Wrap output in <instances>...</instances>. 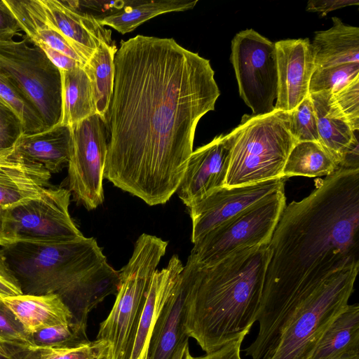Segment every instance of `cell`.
Returning <instances> with one entry per match:
<instances>
[{"label": "cell", "instance_id": "6da1fadb", "mask_svg": "<svg viewBox=\"0 0 359 359\" xmlns=\"http://www.w3.org/2000/svg\"><path fill=\"white\" fill-rule=\"evenodd\" d=\"M114 66L104 178L149 205L164 204L180 187L200 119L215 109V72L173 39L143 35L121 41Z\"/></svg>", "mask_w": 359, "mask_h": 359}, {"label": "cell", "instance_id": "7a4b0ae2", "mask_svg": "<svg viewBox=\"0 0 359 359\" xmlns=\"http://www.w3.org/2000/svg\"><path fill=\"white\" fill-rule=\"evenodd\" d=\"M255 339L244 350L266 359L294 311L330 276L359 266V168H339L284 208L269 243Z\"/></svg>", "mask_w": 359, "mask_h": 359}, {"label": "cell", "instance_id": "3957f363", "mask_svg": "<svg viewBox=\"0 0 359 359\" xmlns=\"http://www.w3.org/2000/svg\"><path fill=\"white\" fill-rule=\"evenodd\" d=\"M184 332L209 353L248 335L257 320L269 259V245L236 251L210 266L191 258Z\"/></svg>", "mask_w": 359, "mask_h": 359}, {"label": "cell", "instance_id": "277c9868", "mask_svg": "<svg viewBox=\"0 0 359 359\" xmlns=\"http://www.w3.org/2000/svg\"><path fill=\"white\" fill-rule=\"evenodd\" d=\"M23 294L55 293L86 329L88 313L107 297L116 294L119 273L94 238L57 243L17 242L1 247Z\"/></svg>", "mask_w": 359, "mask_h": 359}, {"label": "cell", "instance_id": "5b68a950", "mask_svg": "<svg viewBox=\"0 0 359 359\" xmlns=\"http://www.w3.org/2000/svg\"><path fill=\"white\" fill-rule=\"evenodd\" d=\"M229 134L231 150L226 187L283 177L288 155L297 142L289 130L288 112L244 114Z\"/></svg>", "mask_w": 359, "mask_h": 359}, {"label": "cell", "instance_id": "8992f818", "mask_svg": "<svg viewBox=\"0 0 359 359\" xmlns=\"http://www.w3.org/2000/svg\"><path fill=\"white\" fill-rule=\"evenodd\" d=\"M167 246L161 238L141 234L128 263L118 271L116 300L96 337L109 344V359L130 358L148 290Z\"/></svg>", "mask_w": 359, "mask_h": 359}, {"label": "cell", "instance_id": "52a82bcc", "mask_svg": "<svg viewBox=\"0 0 359 359\" xmlns=\"http://www.w3.org/2000/svg\"><path fill=\"white\" fill-rule=\"evenodd\" d=\"M359 266L346 268L326 279L294 311L267 359H310L334 318L348 304Z\"/></svg>", "mask_w": 359, "mask_h": 359}, {"label": "cell", "instance_id": "ba28073f", "mask_svg": "<svg viewBox=\"0 0 359 359\" xmlns=\"http://www.w3.org/2000/svg\"><path fill=\"white\" fill-rule=\"evenodd\" d=\"M0 72L32 103L45 130L60 123L61 73L41 48L25 40L0 41Z\"/></svg>", "mask_w": 359, "mask_h": 359}, {"label": "cell", "instance_id": "9c48e42d", "mask_svg": "<svg viewBox=\"0 0 359 359\" xmlns=\"http://www.w3.org/2000/svg\"><path fill=\"white\" fill-rule=\"evenodd\" d=\"M285 205L283 189L209 231L194 243L189 257L205 266L238 250L269 245Z\"/></svg>", "mask_w": 359, "mask_h": 359}, {"label": "cell", "instance_id": "30bf717a", "mask_svg": "<svg viewBox=\"0 0 359 359\" xmlns=\"http://www.w3.org/2000/svg\"><path fill=\"white\" fill-rule=\"evenodd\" d=\"M231 49L230 60L242 100L253 115L274 111L278 93L275 43L247 29L234 36Z\"/></svg>", "mask_w": 359, "mask_h": 359}, {"label": "cell", "instance_id": "8fae6325", "mask_svg": "<svg viewBox=\"0 0 359 359\" xmlns=\"http://www.w3.org/2000/svg\"><path fill=\"white\" fill-rule=\"evenodd\" d=\"M68 187L74 200L91 210L102 205L108 133L97 114L70 127Z\"/></svg>", "mask_w": 359, "mask_h": 359}, {"label": "cell", "instance_id": "7c38bea8", "mask_svg": "<svg viewBox=\"0 0 359 359\" xmlns=\"http://www.w3.org/2000/svg\"><path fill=\"white\" fill-rule=\"evenodd\" d=\"M71 192L65 188H46L39 196L8 208L14 243H64L83 237L72 219Z\"/></svg>", "mask_w": 359, "mask_h": 359}, {"label": "cell", "instance_id": "4fadbf2b", "mask_svg": "<svg viewBox=\"0 0 359 359\" xmlns=\"http://www.w3.org/2000/svg\"><path fill=\"white\" fill-rule=\"evenodd\" d=\"M286 180L280 177L245 186L224 187L189 206L193 244L246 208L285 189Z\"/></svg>", "mask_w": 359, "mask_h": 359}, {"label": "cell", "instance_id": "5bb4252c", "mask_svg": "<svg viewBox=\"0 0 359 359\" xmlns=\"http://www.w3.org/2000/svg\"><path fill=\"white\" fill-rule=\"evenodd\" d=\"M231 150V140L228 133L217 135L193 151L177 189L179 198L187 207L225 187Z\"/></svg>", "mask_w": 359, "mask_h": 359}, {"label": "cell", "instance_id": "9a60e30c", "mask_svg": "<svg viewBox=\"0 0 359 359\" xmlns=\"http://www.w3.org/2000/svg\"><path fill=\"white\" fill-rule=\"evenodd\" d=\"M278 93L275 109L290 112L309 95L316 69L309 39H284L275 43Z\"/></svg>", "mask_w": 359, "mask_h": 359}, {"label": "cell", "instance_id": "2e32d148", "mask_svg": "<svg viewBox=\"0 0 359 359\" xmlns=\"http://www.w3.org/2000/svg\"><path fill=\"white\" fill-rule=\"evenodd\" d=\"M53 27L86 62L102 42L114 43L111 30L91 15L79 9L74 1L39 0Z\"/></svg>", "mask_w": 359, "mask_h": 359}, {"label": "cell", "instance_id": "e0dca14e", "mask_svg": "<svg viewBox=\"0 0 359 359\" xmlns=\"http://www.w3.org/2000/svg\"><path fill=\"white\" fill-rule=\"evenodd\" d=\"M193 271V263L188 258L156 320L147 359H172L179 346L189 338L184 332V323Z\"/></svg>", "mask_w": 359, "mask_h": 359}, {"label": "cell", "instance_id": "ac0fdd59", "mask_svg": "<svg viewBox=\"0 0 359 359\" xmlns=\"http://www.w3.org/2000/svg\"><path fill=\"white\" fill-rule=\"evenodd\" d=\"M319 143L332 156L339 168H358V141L348 123L333 102L332 92L310 93Z\"/></svg>", "mask_w": 359, "mask_h": 359}, {"label": "cell", "instance_id": "d6986e66", "mask_svg": "<svg viewBox=\"0 0 359 359\" xmlns=\"http://www.w3.org/2000/svg\"><path fill=\"white\" fill-rule=\"evenodd\" d=\"M183 268L179 257L174 255L165 267L156 271L148 290L129 359H147L154 324Z\"/></svg>", "mask_w": 359, "mask_h": 359}, {"label": "cell", "instance_id": "ffe728a7", "mask_svg": "<svg viewBox=\"0 0 359 359\" xmlns=\"http://www.w3.org/2000/svg\"><path fill=\"white\" fill-rule=\"evenodd\" d=\"M50 177L41 164L22 158L0 163V205L9 208L39 196Z\"/></svg>", "mask_w": 359, "mask_h": 359}, {"label": "cell", "instance_id": "44dd1931", "mask_svg": "<svg viewBox=\"0 0 359 359\" xmlns=\"http://www.w3.org/2000/svg\"><path fill=\"white\" fill-rule=\"evenodd\" d=\"M70 128L58 123L39 133L23 134L15 149L24 160L41 164L55 173L68 164Z\"/></svg>", "mask_w": 359, "mask_h": 359}, {"label": "cell", "instance_id": "7402d4cb", "mask_svg": "<svg viewBox=\"0 0 359 359\" xmlns=\"http://www.w3.org/2000/svg\"><path fill=\"white\" fill-rule=\"evenodd\" d=\"M2 299L29 334L47 327L67 325L72 321L70 311L55 293L21 294Z\"/></svg>", "mask_w": 359, "mask_h": 359}, {"label": "cell", "instance_id": "603a6c76", "mask_svg": "<svg viewBox=\"0 0 359 359\" xmlns=\"http://www.w3.org/2000/svg\"><path fill=\"white\" fill-rule=\"evenodd\" d=\"M327 30L316 32L311 43L316 69L359 63V27L332 18Z\"/></svg>", "mask_w": 359, "mask_h": 359}, {"label": "cell", "instance_id": "cb8c5ba5", "mask_svg": "<svg viewBox=\"0 0 359 359\" xmlns=\"http://www.w3.org/2000/svg\"><path fill=\"white\" fill-rule=\"evenodd\" d=\"M3 1L33 44H46L84 65L82 57L50 25L39 0Z\"/></svg>", "mask_w": 359, "mask_h": 359}, {"label": "cell", "instance_id": "d4e9b609", "mask_svg": "<svg viewBox=\"0 0 359 359\" xmlns=\"http://www.w3.org/2000/svg\"><path fill=\"white\" fill-rule=\"evenodd\" d=\"M359 355V304H347L326 328L310 359Z\"/></svg>", "mask_w": 359, "mask_h": 359}, {"label": "cell", "instance_id": "484cf974", "mask_svg": "<svg viewBox=\"0 0 359 359\" xmlns=\"http://www.w3.org/2000/svg\"><path fill=\"white\" fill-rule=\"evenodd\" d=\"M62 118L60 124L71 126L96 114L90 79L83 66L60 71Z\"/></svg>", "mask_w": 359, "mask_h": 359}, {"label": "cell", "instance_id": "4316f807", "mask_svg": "<svg viewBox=\"0 0 359 359\" xmlns=\"http://www.w3.org/2000/svg\"><path fill=\"white\" fill-rule=\"evenodd\" d=\"M198 0L136 1L124 10L108 15L98 22L121 34L131 32L139 25L158 15L192 9Z\"/></svg>", "mask_w": 359, "mask_h": 359}, {"label": "cell", "instance_id": "83f0119b", "mask_svg": "<svg viewBox=\"0 0 359 359\" xmlns=\"http://www.w3.org/2000/svg\"><path fill=\"white\" fill-rule=\"evenodd\" d=\"M116 50L114 43L103 41L83 66L91 83L96 114L104 118L113 93Z\"/></svg>", "mask_w": 359, "mask_h": 359}, {"label": "cell", "instance_id": "f1b7e54d", "mask_svg": "<svg viewBox=\"0 0 359 359\" xmlns=\"http://www.w3.org/2000/svg\"><path fill=\"white\" fill-rule=\"evenodd\" d=\"M338 168L336 160L319 142H299L288 155L283 177L327 176Z\"/></svg>", "mask_w": 359, "mask_h": 359}, {"label": "cell", "instance_id": "f546056e", "mask_svg": "<svg viewBox=\"0 0 359 359\" xmlns=\"http://www.w3.org/2000/svg\"><path fill=\"white\" fill-rule=\"evenodd\" d=\"M110 345L96 339L74 346L56 348H20L13 354L15 359H109Z\"/></svg>", "mask_w": 359, "mask_h": 359}, {"label": "cell", "instance_id": "4dcf8cb0", "mask_svg": "<svg viewBox=\"0 0 359 359\" xmlns=\"http://www.w3.org/2000/svg\"><path fill=\"white\" fill-rule=\"evenodd\" d=\"M0 98L19 118L24 134L45 130L44 124L29 100L0 72Z\"/></svg>", "mask_w": 359, "mask_h": 359}, {"label": "cell", "instance_id": "1f68e13d", "mask_svg": "<svg viewBox=\"0 0 359 359\" xmlns=\"http://www.w3.org/2000/svg\"><path fill=\"white\" fill-rule=\"evenodd\" d=\"M34 348H56L77 345L89 341L86 329L74 323L47 327L29 334Z\"/></svg>", "mask_w": 359, "mask_h": 359}, {"label": "cell", "instance_id": "d6a6232c", "mask_svg": "<svg viewBox=\"0 0 359 359\" xmlns=\"http://www.w3.org/2000/svg\"><path fill=\"white\" fill-rule=\"evenodd\" d=\"M359 76V63H347L315 69L309 84V94L339 89L348 81Z\"/></svg>", "mask_w": 359, "mask_h": 359}, {"label": "cell", "instance_id": "836d02e7", "mask_svg": "<svg viewBox=\"0 0 359 359\" xmlns=\"http://www.w3.org/2000/svg\"><path fill=\"white\" fill-rule=\"evenodd\" d=\"M288 121L289 130L297 142H319L316 116L309 95L288 112Z\"/></svg>", "mask_w": 359, "mask_h": 359}, {"label": "cell", "instance_id": "e575fe53", "mask_svg": "<svg viewBox=\"0 0 359 359\" xmlns=\"http://www.w3.org/2000/svg\"><path fill=\"white\" fill-rule=\"evenodd\" d=\"M333 102L354 132L359 130V76L332 93Z\"/></svg>", "mask_w": 359, "mask_h": 359}, {"label": "cell", "instance_id": "d590c367", "mask_svg": "<svg viewBox=\"0 0 359 359\" xmlns=\"http://www.w3.org/2000/svg\"><path fill=\"white\" fill-rule=\"evenodd\" d=\"M0 340L17 347H32L29 333L2 299H0Z\"/></svg>", "mask_w": 359, "mask_h": 359}, {"label": "cell", "instance_id": "8d00e7d4", "mask_svg": "<svg viewBox=\"0 0 359 359\" xmlns=\"http://www.w3.org/2000/svg\"><path fill=\"white\" fill-rule=\"evenodd\" d=\"M23 134L19 118L0 98V151L14 148Z\"/></svg>", "mask_w": 359, "mask_h": 359}, {"label": "cell", "instance_id": "74e56055", "mask_svg": "<svg viewBox=\"0 0 359 359\" xmlns=\"http://www.w3.org/2000/svg\"><path fill=\"white\" fill-rule=\"evenodd\" d=\"M23 294L18 280L0 249V299Z\"/></svg>", "mask_w": 359, "mask_h": 359}, {"label": "cell", "instance_id": "f35d334b", "mask_svg": "<svg viewBox=\"0 0 359 359\" xmlns=\"http://www.w3.org/2000/svg\"><path fill=\"white\" fill-rule=\"evenodd\" d=\"M21 28L9 8L0 1V41H8L20 34Z\"/></svg>", "mask_w": 359, "mask_h": 359}, {"label": "cell", "instance_id": "ab89813d", "mask_svg": "<svg viewBox=\"0 0 359 359\" xmlns=\"http://www.w3.org/2000/svg\"><path fill=\"white\" fill-rule=\"evenodd\" d=\"M246 336L245 334L242 335L222 348L203 356L194 357L189 352L188 359H242L241 356V346Z\"/></svg>", "mask_w": 359, "mask_h": 359}, {"label": "cell", "instance_id": "60d3db41", "mask_svg": "<svg viewBox=\"0 0 359 359\" xmlns=\"http://www.w3.org/2000/svg\"><path fill=\"white\" fill-rule=\"evenodd\" d=\"M358 5V0H311L307 3L306 10L318 13L321 17H323L331 11L349 6Z\"/></svg>", "mask_w": 359, "mask_h": 359}, {"label": "cell", "instance_id": "b9f144b4", "mask_svg": "<svg viewBox=\"0 0 359 359\" xmlns=\"http://www.w3.org/2000/svg\"><path fill=\"white\" fill-rule=\"evenodd\" d=\"M36 46L44 51L48 59L60 69V71H67L78 66H83V65L80 62L51 48L46 44L40 43Z\"/></svg>", "mask_w": 359, "mask_h": 359}, {"label": "cell", "instance_id": "7bdbcfd3", "mask_svg": "<svg viewBox=\"0 0 359 359\" xmlns=\"http://www.w3.org/2000/svg\"><path fill=\"white\" fill-rule=\"evenodd\" d=\"M14 243L11 236L8 217V208L0 205V246Z\"/></svg>", "mask_w": 359, "mask_h": 359}, {"label": "cell", "instance_id": "ee69618b", "mask_svg": "<svg viewBox=\"0 0 359 359\" xmlns=\"http://www.w3.org/2000/svg\"><path fill=\"white\" fill-rule=\"evenodd\" d=\"M20 158L22 157L17 153L15 147L8 150L0 151V163L11 161Z\"/></svg>", "mask_w": 359, "mask_h": 359}, {"label": "cell", "instance_id": "f6af8a7d", "mask_svg": "<svg viewBox=\"0 0 359 359\" xmlns=\"http://www.w3.org/2000/svg\"><path fill=\"white\" fill-rule=\"evenodd\" d=\"M189 339H187L179 346L172 359H183L186 348L189 345Z\"/></svg>", "mask_w": 359, "mask_h": 359}, {"label": "cell", "instance_id": "bcb514c9", "mask_svg": "<svg viewBox=\"0 0 359 359\" xmlns=\"http://www.w3.org/2000/svg\"><path fill=\"white\" fill-rule=\"evenodd\" d=\"M0 351L12 355L14 351V346L9 345L0 340Z\"/></svg>", "mask_w": 359, "mask_h": 359}, {"label": "cell", "instance_id": "7dc6e473", "mask_svg": "<svg viewBox=\"0 0 359 359\" xmlns=\"http://www.w3.org/2000/svg\"><path fill=\"white\" fill-rule=\"evenodd\" d=\"M0 359H15L13 355L0 351Z\"/></svg>", "mask_w": 359, "mask_h": 359}, {"label": "cell", "instance_id": "c3c4849f", "mask_svg": "<svg viewBox=\"0 0 359 359\" xmlns=\"http://www.w3.org/2000/svg\"><path fill=\"white\" fill-rule=\"evenodd\" d=\"M339 359H359V355H354L344 357V358H341Z\"/></svg>", "mask_w": 359, "mask_h": 359}, {"label": "cell", "instance_id": "681fc988", "mask_svg": "<svg viewBox=\"0 0 359 359\" xmlns=\"http://www.w3.org/2000/svg\"><path fill=\"white\" fill-rule=\"evenodd\" d=\"M189 353V345L187 346L186 348V350H185V352H184V357H183V359H188V355Z\"/></svg>", "mask_w": 359, "mask_h": 359}]
</instances>
